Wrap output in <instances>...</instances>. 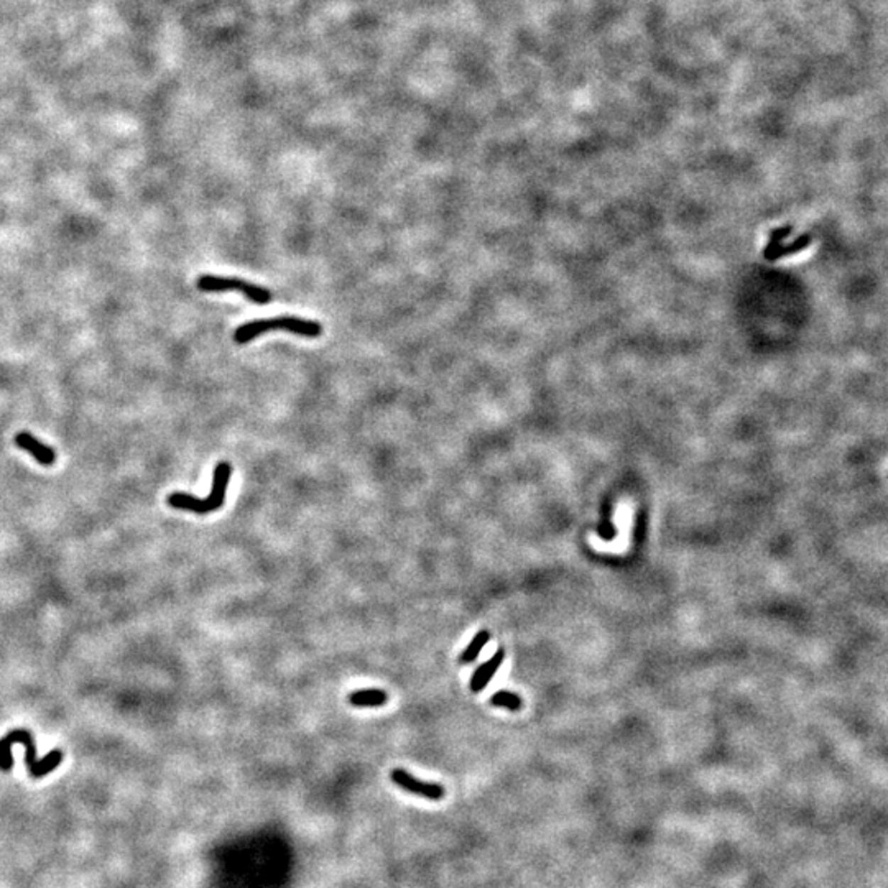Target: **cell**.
Listing matches in <instances>:
<instances>
[{
	"mask_svg": "<svg viewBox=\"0 0 888 888\" xmlns=\"http://www.w3.org/2000/svg\"><path fill=\"white\" fill-rule=\"evenodd\" d=\"M13 744H22L25 747V765L28 767L30 775L33 778H41L46 773L53 772L63 760V752L55 749L43 758H36V747L33 742V735L28 730H12L0 740V770L9 772L13 767L12 749Z\"/></svg>",
	"mask_w": 888,
	"mask_h": 888,
	"instance_id": "6da1fadb",
	"label": "cell"
},
{
	"mask_svg": "<svg viewBox=\"0 0 888 888\" xmlns=\"http://www.w3.org/2000/svg\"><path fill=\"white\" fill-rule=\"evenodd\" d=\"M232 476V467L229 462H219L214 469V477H212L211 493L206 498H197L194 495L185 492H175L168 495V503L178 510L194 512L197 515H206V513L216 512L224 505L227 487H229Z\"/></svg>",
	"mask_w": 888,
	"mask_h": 888,
	"instance_id": "7a4b0ae2",
	"label": "cell"
},
{
	"mask_svg": "<svg viewBox=\"0 0 888 888\" xmlns=\"http://www.w3.org/2000/svg\"><path fill=\"white\" fill-rule=\"evenodd\" d=\"M270 331H287L301 337H319L323 334V326L318 321H309L298 318V316L283 314L280 318L257 319L239 326L236 332H234V342H237V344H247V342H251L256 337Z\"/></svg>",
	"mask_w": 888,
	"mask_h": 888,
	"instance_id": "3957f363",
	"label": "cell"
},
{
	"mask_svg": "<svg viewBox=\"0 0 888 888\" xmlns=\"http://www.w3.org/2000/svg\"><path fill=\"white\" fill-rule=\"evenodd\" d=\"M197 290L206 293H222V292H237L242 293L247 300L253 301L256 305H268L273 300V295L268 288L258 287V285L248 283L246 280L237 277H221V275H201L196 280Z\"/></svg>",
	"mask_w": 888,
	"mask_h": 888,
	"instance_id": "277c9868",
	"label": "cell"
},
{
	"mask_svg": "<svg viewBox=\"0 0 888 888\" xmlns=\"http://www.w3.org/2000/svg\"><path fill=\"white\" fill-rule=\"evenodd\" d=\"M390 778L395 785H398L405 791L417 794V796L427 798L431 799V801H438V799L444 798V788L438 785V783H428V782H422L418 778H415L413 775H410L408 772L402 770V768H395V770L390 773Z\"/></svg>",
	"mask_w": 888,
	"mask_h": 888,
	"instance_id": "5b68a950",
	"label": "cell"
},
{
	"mask_svg": "<svg viewBox=\"0 0 888 888\" xmlns=\"http://www.w3.org/2000/svg\"><path fill=\"white\" fill-rule=\"evenodd\" d=\"M15 444L18 446L20 449L27 451L33 456V458L40 462L41 466H53L56 461V453L50 446H46L35 438L32 433L28 431H20V433L15 436Z\"/></svg>",
	"mask_w": 888,
	"mask_h": 888,
	"instance_id": "8992f818",
	"label": "cell"
},
{
	"mask_svg": "<svg viewBox=\"0 0 888 888\" xmlns=\"http://www.w3.org/2000/svg\"><path fill=\"white\" fill-rule=\"evenodd\" d=\"M505 659V650L503 648H498V650L493 653V657L490 659H487L486 663H482L479 668L476 669L474 674L471 678V691L472 693H481L487 684L490 683V679L495 676L497 669L500 668V664Z\"/></svg>",
	"mask_w": 888,
	"mask_h": 888,
	"instance_id": "52a82bcc",
	"label": "cell"
},
{
	"mask_svg": "<svg viewBox=\"0 0 888 888\" xmlns=\"http://www.w3.org/2000/svg\"><path fill=\"white\" fill-rule=\"evenodd\" d=\"M388 701V694L382 689H361L349 694V703L356 708H378Z\"/></svg>",
	"mask_w": 888,
	"mask_h": 888,
	"instance_id": "ba28073f",
	"label": "cell"
},
{
	"mask_svg": "<svg viewBox=\"0 0 888 888\" xmlns=\"http://www.w3.org/2000/svg\"><path fill=\"white\" fill-rule=\"evenodd\" d=\"M811 242H813L811 234H801V236H799L796 241H793L791 243H788V246L777 247L775 251H773L770 256L767 257V261L773 262V261H778V258L793 256V253H798V252L804 251V248H806Z\"/></svg>",
	"mask_w": 888,
	"mask_h": 888,
	"instance_id": "9c48e42d",
	"label": "cell"
},
{
	"mask_svg": "<svg viewBox=\"0 0 888 888\" xmlns=\"http://www.w3.org/2000/svg\"><path fill=\"white\" fill-rule=\"evenodd\" d=\"M489 640H490V633L489 632H487V630L477 632L476 637L472 638L466 650L461 653L459 663L469 664L472 662H476L477 657H479V653L482 652V648L487 645V642H489Z\"/></svg>",
	"mask_w": 888,
	"mask_h": 888,
	"instance_id": "30bf717a",
	"label": "cell"
},
{
	"mask_svg": "<svg viewBox=\"0 0 888 888\" xmlns=\"http://www.w3.org/2000/svg\"><path fill=\"white\" fill-rule=\"evenodd\" d=\"M490 704L495 706V708H505L508 711H520L523 708L522 698L518 694L512 693V691H498V693L492 694Z\"/></svg>",
	"mask_w": 888,
	"mask_h": 888,
	"instance_id": "8fae6325",
	"label": "cell"
},
{
	"mask_svg": "<svg viewBox=\"0 0 888 888\" xmlns=\"http://www.w3.org/2000/svg\"><path fill=\"white\" fill-rule=\"evenodd\" d=\"M791 232H793L791 226H785V227H778V229H773L772 234H770V241H768L767 247L763 248V257L767 258L773 251H775L777 247H780L783 239L788 237Z\"/></svg>",
	"mask_w": 888,
	"mask_h": 888,
	"instance_id": "7c38bea8",
	"label": "cell"
}]
</instances>
